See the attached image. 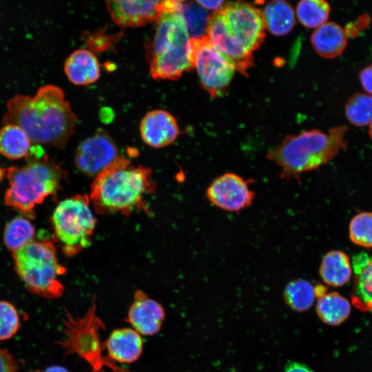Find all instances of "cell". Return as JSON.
Listing matches in <instances>:
<instances>
[{
    "mask_svg": "<svg viewBox=\"0 0 372 372\" xmlns=\"http://www.w3.org/2000/svg\"><path fill=\"white\" fill-rule=\"evenodd\" d=\"M63 69L68 79L79 86L94 83L101 75L97 57L87 49H78L72 52L66 59Z\"/></svg>",
    "mask_w": 372,
    "mask_h": 372,
    "instance_id": "obj_19",
    "label": "cell"
},
{
    "mask_svg": "<svg viewBox=\"0 0 372 372\" xmlns=\"http://www.w3.org/2000/svg\"><path fill=\"white\" fill-rule=\"evenodd\" d=\"M330 10V6L326 0H300L296 13L302 25L317 28L327 22Z\"/></svg>",
    "mask_w": 372,
    "mask_h": 372,
    "instance_id": "obj_28",
    "label": "cell"
},
{
    "mask_svg": "<svg viewBox=\"0 0 372 372\" xmlns=\"http://www.w3.org/2000/svg\"><path fill=\"white\" fill-rule=\"evenodd\" d=\"M345 125L331 127L327 132L318 130L286 136L267 152V157L281 169L285 178H298L302 173L316 169L331 161L347 142Z\"/></svg>",
    "mask_w": 372,
    "mask_h": 372,
    "instance_id": "obj_3",
    "label": "cell"
},
{
    "mask_svg": "<svg viewBox=\"0 0 372 372\" xmlns=\"http://www.w3.org/2000/svg\"><path fill=\"white\" fill-rule=\"evenodd\" d=\"M35 232L34 226L28 218L17 216L6 225L3 241L6 247L13 253L32 241Z\"/></svg>",
    "mask_w": 372,
    "mask_h": 372,
    "instance_id": "obj_26",
    "label": "cell"
},
{
    "mask_svg": "<svg viewBox=\"0 0 372 372\" xmlns=\"http://www.w3.org/2000/svg\"><path fill=\"white\" fill-rule=\"evenodd\" d=\"M77 117L63 91L45 85L34 96L16 94L6 103L3 124L21 127L34 145L63 148L74 134Z\"/></svg>",
    "mask_w": 372,
    "mask_h": 372,
    "instance_id": "obj_1",
    "label": "cell"
},
{
    "mask_svg": "<svg viewBox=\"0 0 372 372\" xmlns=\"http://www.w3.org/2000/svg\"><path fill=\"white\" fill-rule=\"evenodd\" d=\"M284 372H313L307 366L299 362H291L285 368Z\"/></svg>",
    "mask_w": 372,
    "mask_h": 372,
    "instance_id": "obj_36",
    "label": "cell"
},
{
    "mask_svg": "<svg viewBox=\"0 0 372 372\" xmlns=\"http://www.w3.org/2000/svg\"><path fill=\"white\" fill-rule=\"evenodd\" d=\"M28 160L22 167L6 169L9 187L4 196L6 205L27 215L46 198L56 194L67 176L65 170L46 154Z\"/></svg>",
    "mask_w": 372,
    "mask_h": 372,
    "instance_id": "obj_4",
    "label": "cell"
},
{
    "mask_svg": "<svg viewBox=\"0 0 372 372\" xmlns=\"http://www.w3.org/2000/svg\"><path fill=\"white\" fill-rule=\"evenodd\" d=\"M6 169L0 167V181L5 177Z\"/></svg>",
    "mask_w": 372,
    "mask_h": 372,
    "instance_id": "obj_38",
    "label": "cell"
},
{
    "mask_svg": "<svg viewBox=\"0 0 372 372\" xmlns=\"http://www.w3.org/2000/svg\"><path fill=\"white\" fill-rule=\"evenodd\" d=\"M107 358L113 363L131 364L143 351L142 335L132 327L113 330L104 342Z\"/></svg>",
    "mask_w": 372,
    "mask_h": 372,
    "instance_id": "obj_17",
    "label": "cell"
},
{
    "mask_svg": "<svg viewBox=\"0 0 372 372\" xmlns=\"http://www.w3.org/2000/svg\"><path fill=\"white\" fill-rule=\"evenodd\" d=\"M311 43L315 52L324 59L339 56L347 45L344 30L334 22H326L316 28L311 35Z\"/></svg>",
    "mask_w": 372,
    "mask_h": 372,
    "instance_id": "obj_20",
    "label": "cell"
},
{
    "mask_svg": "<svg viewBox=\"0 0 372 372\" xmlns=\"http://www.w3.org/2000/svg\"><path fill=\"white\" fill-rule=\"evenodd\" d=\"M164 0H106L114 22L122 27H139L156 21Z\"/></svg>",
    "mask_w": 372,
    "mask_h": 372,
    "instance_id": "obj_14",
    "label": "cell"
},
{
    "mask_svg": "<svg viewBox=\"0 0 372 372\" xmlns=\"http://www.w3.org/2000/svg\"><path fill=\"white\" fill-rule=\"evenodd\" d=\"M344 114L347 120L356 127H365L372 122V95L356 93L345 103Z\"/></svg>",
    "mask_w": 372,
    "mask_h": 372,
    "instance_id": "obj_29",
    "label": "cell"
},
{
    "mask_svg": "<svg viewBox=\"0 0 372 372\" xmlns=\"http://www.w3.org/2000/svg\"><path fill=\"white\" fill-rule=\"evenodd\" d=\"M229 34L241 45L254 52L265 38L262 10L240 1H229L219 9Z\"/></svg>",
    "mask_w": 372,
    "mask_h": 372,
    "instance_id": "obj_10",
    "label": "cell"
},
{
    "mask_svg": "<svg viewBox=\"0 0 372 372\" xmlns=\"http://www.w3.org/2000/svg\"><path fill=\"white\" fill-rule=\"evenodd\" d=\"M359 81L365 92L372 95V63L360 71Z\"/></svg>",
    "mask_w": 372,
    "mask_h": 372,
    "instance_id": "obj_34",
    "label": "cell"
},
{
    "mask_svg": "<svg viewBox=\"0 0 372 372\" xmlns=\"http://www.w3.org/2000/svg\"><path fill=\"white\" fill-rule=\"evenodd\" d=\"M189 56L203 90L213 98L225 94L236 70L207 36L190 38Z\"/></svg>",
    "mask_w": 372,
    "mask_h": 372,
    "instance_id": "obj_9",
    "label": "cell"
},
{
    "mask_svg": "<svg viewBox=\"0 0 372 372\" xmlns=\"http://www.w3.org/2000/svg\"><path fill=\"white\" fill-rule=\"evenodd\" d=\"M152 170L119 156L94 177L89 195L96 213L129 215L146 210V196L155 191Z\"/></svg>",
    "mask_w": 372,
    "mask_h": 372,
    "instance_id": "obj_2",
    "label": "cell"
},
{
    "mask_svg": "<svg viewBox=\"0 0 372 372\" xmlns=\"http://www.w3.org/2000/svg\"><path fill=\"white\" fill-rule=\"evenodd\" d=\"M12 256L18 276L32 293L48 299L63 294L60 278L66 269L59 262L52 240L34 239Z\"/></svg>",
    "mask_w": 372,
    "mask_h": 372,
    "instance_id": "obj_6",
    "label": "cell"
},
{
    "mask_svg": "<svg viewBox=\"0 0 372 372\" xmlns=\"http://www.w3.org/2000/svg\"><path fill=\"white\" fill-rule=\"evenodd\" d=\"M33 143L26 132L15 124H3L0 128V154L10 160L29 158Z\"/></svg>",
    "mask_w": 372,
    "mask_h": 372,
    "instance_id": "obj_22",
    "label": "cell"
},
{
    "mask_svg": "<svg viewBox=\"0 0 372 372\" xmlns=\"http://www.w3.org/2000/svg\"><path fill=\"white\" fill-rule=\"evenodd\" d=\"M273 1H285V0H273Z\"/></svg>",
    "mask_w": 372,
    "mask_h": 372,
    "instance_id": "obj_41",
    "label": "cell"
},
{
    "mask_svg": "<svg viewBox=\"0 0 372 372\" xmlns=\"http://www.w3.org/2000/svg\"><path fill=\"white\" fill-rule=\"evenodd\" d=\"M165 319L163 306L144 291L136 290L127 315L126 322L139 334L152 336L158 333Z\"/></svg>",
    "mask_w": 372,
    "mask_h": 372,
    "instance_id": "obj_15",
    "label": "cell"
},
{
    "mask_svg": "<svg viewBox=\"0 0 372 372\" xmlns=\"http://www.w3.org/2000/svg\"><path fill=\"white\" fill-rule=\"evenodd\" d=\"M354 273L351 302L361 311H372V256L361 252L353 257Z\"/></svg>",
    "mask_w": 372,
    "mask_h": 372,
    "instance_id": "obj_18",
    "label": "cell"
},
{
    "mask_svg": "<svg viewBox=\"0 0 372 372\" xmlns=\"http://www.w3.org/2000/svg\"><path fill=\"white\" fill-rule=\"evenodd\" d=\"M369 136L372 141V122L369 125Z\"/></svg>",
    "mask_w": 372,
    "mask_h": 372,
    "instance_id": "obj_39",
    "label": "cell"
},
{
    "mask_svg": "<svg viewBox=\"0 0 372 372\" xmlns=\"http://www.w3.org/2000/svg\"><path fill=\"white\" fill-rule=\"evenodd\" d=\"M114 41L112 37L97 33L87 36L85 43L92 51H104L109 49Z\"/></svg>",
    "mask_w": 372,
    "mask_h": 372,
    "instance_id": "obj_32",
    "label": "cell"
},
{
    "mask_svg": "<svg viewBox=\"0 0 372 372\" xmlns=\"http://www.w3.org/2000/svg\"><path fill=\"white\" fill-rule=\"evenodd\" d=\"M349 236L355 245L372 247V211H362L352 218L349 225Z\"/></svg>",
    "mask_w": 372,
    "mask_h": 372,
    "instance_id": "obj_30",
    "label": "cell"
},
{
    "mask_svg": "<svg viewBox=\"0 0 372 372\" xmlns=\"http://www.w3.org/2000/svg\"><path fill=\"white\" fill-rule=\"evenodd\" d=\"M63 337L57 344L65 355L76 354L86 362L90 372H130L111 362L104 354V342L101 340V331L105 329L103 322L96 313V300L82 317H74L65 311Z\"/></svg>",
    "mask_w": 372,
    "mask_h": 372,
    "instance_id": "obj_7",
    "label": "cell"
},
{
    "mask_svg": "<svg viewBox=\"0 0 372 372\" xmlns=\"http://www.w3.org/2000/svg\"><path fill=\"white\" fill-rule=\"evenodd\" d=\"M32 372H41L40 371H32Z\"/></svg>",
    "mask_w": 372,
    "mask_h": 372,
    "instance_id": "obj_40",
    "label": "cell"
},
{
    "mask_svg": "<svg viewBox=\"0 0 372 372\" xmlns=\"http://www.w3.org/2000/svg\"><path fill=\"white\" fill-rule=\"evenodd\" d=\"M198 5L205 10H219L225 3L226 0H194Z\"/></svg>",
    "mask_w": 372,
    "mask_h": 372,
    "instance_id": "obj_35",
    "label": "cell"
},
{
    "mask_svg": "<svg viewBox=\"0 0 372 372\" xmlns=\"http://www.w3.org/2000/svg\"><path fill=\"white\" fill-rule=\"evenodd\" d=\"M352 266L348 256L340 250L328 251L322 258L319 274L322 281L333 287H340L351 278Z\"/></svg>",
    "mask_w": 372,
    "mask_h": 372,
    "instance_id": "obj_21",
    "label": "cell"
},
{
    "mask_svg": "<svg viewBox=\"0 0 372 372\" xmlns=\"http://www.w3.org/2000/svg\"><path fill=\"white\" fill-rule=\"evenodd\" d=\"M118 157L110 135L105 130L99 129L79 145L74 163L81 172L95 177Z\"/></svg>",
    "mask_w": 372,
    "mask_h": 372,
    "instance_id": "obj_11",
    "label": "cell"
},
{
    "mask_svg": "<svg viewBox=\"0 0 372 372\" xmlns=\"http://www.w3.org/2000/svg\"><path fill=\"white\" fill-rule=\"evenodd\" d=\"M140 134L147 145L163 148L172 144L180 134L174 116L164 110L147 112L140 123Z\"/></svg>",
    "mask_w": 372,
    "mask_h": 372,
    "instance_id": "obj_16",
    "label": "cell"
},
{
    "mask_svg": "<svg viewBox=\"0 0 372 372\" xmlns=\"http://www.w3.org/2000/svg\"><path fill=\"white\" fill-rule=\"evenodd\" d=\"M316 313L325 324L338 326L344 322L351 313L349 301L337 291H327L317 298Z\"/></svg>",
    "mask_w": 372,
    "mask_h": 372,
    "instance_id": "obj_24",
    "label": "cell"
},
{
    "mask_svg": "<svg viewBox=\"0 0 372 372\" xmlns=\"http://www.w3.org/2000/svg\"><path fill=\"white\" fill-rule=\"evenodd\" d=\"M43 372H70L66 368L62 366H51L48 367Z\"/></svg>",
    "mask_w": 372,
    "mask_h": 372,
    "instance_id": "obj_37",
    "label": "cell"
},
{
    "mask_svg": "<svg viewBox=\"0 0 372 372\" xmlns=\"http://www.w3.org/2000/svg\"><path fill=\"white\" fill-rule=\"evenodd\" d=\"M205 35L214 47L244 76L254 65L253 52L249 51L228 32L219 10L209 14Z\"/></svg>",
    "mask_w": 372,
    "mask_h": 372,
    "instance_id": "obj_13",
    "label": "cell"
},
{
    "mask_svg": "<svg viewBox=\"0 0 372 372\" xmlns=\"http://www.w3.org/2000/svg\"><path fill=\"white\" fill-rule=\"evenodd\" d=\"M266 30L273 35L282 37L289 34L296 23L293 7L285 1H273L262 11Z\"/></svg>",
    "mask_w": 372,
    "mask_h": 372,
    "instance_id": "obj_23",
    "label": "cell"
},
{
    "mask_svg": "<svg viewBox=\"0 0 372 372\" xmlns=\"http://www.w3.org/2000/svg\"><path fill=\"white\" fill-rule=\"evenodd\" d=\"M89 195L76 194L61 200L52 216L56 240L68 257L77 255L92 243L96 218Z\"/></svg>",
    "mask_w": 372,
    "mask_h": 372,
    "instance_id": "obj_8",
    "label": "cell"
},
{
    "mask_svg": "<svg viewBox=\"0 0 372 372\" xmlns=\"http://www.w3.org/2000/svg\"><path fill=\"white\" fill-rule=\"evenodd\" d=\"M156 22L149 48L150 74L155 80H177L192 69L185 23L178 11L163 12Z\"/></svg>",
    "mask_w": 372,
    "mask_h": 372,
    "instance_id": "obj_5",
    "label": "cell"
},
{
    "mask_svg": "<svg viewBox=\"0 0 372 372\" xmlns=\"http://www.w3.org/2000/svg\"><path fill=\"white\" fill-rule=\"evenodd\" d=\"M20 328V319L15 307L9 302L0 300V340L12 338Z\"/></svg>",
    "mask_w": 372,
    "mask_h": 372,
    "instance_id": "obj_31",
    "label": "cell"
},
{
    "mask_svg": "<svg viewBox=\"0 0 372 372\" xmlns=\"http://www.w3.org/2000/svg\"><path fill=\"white\" fill-rule=\"evenodd\" d=\"M18 363L6 349L0 348V372H17Z\"/></svg>",
    "mask_w": 372,
    "mask_h": 372,
    "instance_id": "obj_33",
    "label": "cell"
},
{
    "mask_svg": "<svg viewBox=\"0 0 372 372\" xmlns=\"http://www.w3.org/2000/svg\"><path fill=\"white\" fill-rule=\"evenodd\" d=\"M178 11L182 15L190 38L206 36L209 14L194 0H179Z\"/></svg>",
    "mask_w": 372,
    "mask_h": 372,
    "instance_id": "obj_27",
    "label": "cell"
},
{
    "mask_svg": "<svg viewBox=\"0 0 372 372\" xmlns=\"http://www.w3.org/2000/svg\"><path fill=\"white\" fill-rule=\"evenodd\" d=\"M285 303L296 312H305L313 306L316 296L314 286L304 279H295L287 284L283 291Z\"/></svg>",
    "mask_w": 372,
    "mask_h": 372,
    "instance_id": "obj_25",
    "label": "cell"
},
{
    "mask_svg": "<svg viewBox=\"0 0 372 372\" xmlns=\"http://www.w3.org/2000/svg\"><path fill=\"white\" fill-rule=\"evenodd\" d=\"M208 200L216 207L229 212H237L249 207L255 194L249 181L231 172L215 178L207 189Z\"/></svg>",
    "mask_w": 372,
    "mask_h": 372,
    "instance_id": "obj_12",
    "label": "cell"
}]
</instances>
